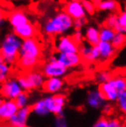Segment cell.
I'll list each match as a JSON object with an SVG mask.
<instances>
[{
  "mask_svg": "<svg viewBox=\"0 0 126 127\" xmlns=\"http://www.w3.org/2000/svg\"><path fill=\"white\" fill-rule=\"evenodd\" d=\"M13 32H15L22 40H25L29 38H34L37 34V28L33 23L29 21L24 25L13 29Z\"/></svg>",
  "mask_w": 126,
  "mask_h": 127,
  "instance_id": "19",
  "label": "cell"
},
{
  "mask_svg": "<svg viewBox=\"0 0 126 127\" xmlns=\"http://www.w3.org/2000/svg\"><path fill=\"white\" fill-rule=\"evenodd\" d=\"M99 53V62L102 64L110 62L116 55L117 50L110 41H100L97 44Z\"/></svg>",
  "mask_w": 126,
  "mask_h": 127,
  "instance_id": "16",
  "label": "cell"
},
{
  "mask_svg": "<svg viewBox=\"0 0 126 127\" xmlns=\"http://www.w3.org/2000/svg\"><path fill=\"white\" fill-rule=\"evenodd\" d=\"M79 54L83 61L88 63L99 62V53L97 45H90L88 43H81L79 47Z\"/></svg>",
  "mask_w": 126,
  "mask_h": 127,
  "instance_id": "13",
  "label": "cell"
},
{
  "mask_svg": "<svg viewBox=\"0 0 126 127\" xmlns=\"http://www.w3.org/2000/svg\"><path fill=\"white\" fill-rule=\"evenodd\" d=\"M123 127H126V120L123 123Z\"/></svg>",
  "mask_w": 126,
  "mask_h": 127,
  "instance_id": "41",
  "label": "cell"
},
{
  "mask_svg": "<svg viewBox=\"0 0 126 127\" xmlns=\"http://www.w3.org/2000/svg\"><path fill=\"white\" fill-rule=\"evenodd\" d=\"M12 74V68L9 64L5 61L0 62V85L8 79Z\"/></svg>",
  "mask_w": 126,
  "mask_h": 127,
  "instance_id": "24",
  "label": "cell"
},
{
  "mask_svg": "<svg viewBox=\"0 0 126 127\" xmlns=\"http://www.w3.org/2000/svg\"><path fill=\"white\" fill-rule=\"evenodd\" d=\"M55 57L67 69L79 66L83 62L79 53H57Z\"/></svg>",
  "mask_w": 126,
  "mask_h": 127,
  "instance_id": "10",
  "label": "cell"
},
{
  "mask_svg": "<svg viewBox=\"0 0 126 127\" xmlns=\"http://www.w3.org/2000/svg\"><path fill=\"white\" fill-rule=\"evenodd\" d=\"M100 91L108 102H116L121 92L126 90V77L120 75H112L108 82L99 85Z\"/></svg>",
  "mask_w": 126,
  "mask_h": 127,
  "instance_id": "4",
  "label": "cell"
},
{
  "mask_svg": "<svg viewBox=\"0 0 126 127\" xmlns=\"http://www.w3.org/2000/svg\"><path fill=\"white\" fill-rule=\"evenodd\" d=\"M116 106L122 113L126 115V90L120 93L116 100Z\"/></svg>",
  "mask_w": 126,
  "mask_h": 127,
  "instance_id": "29",
  "label": "cell"
},
{
  "mask_svg": "<svg viewBox=\"0 0 126 127\" xmlns=\"http://www.w3.org/2000/svg\"><path fill=\"white\" fill-rule=\"evenodd\" d=\"M63 10L69 15L73 19H82L86 18L87 12H86L83 3L81 1L77 0H70L64 5Z\"/></svg>",
  "mask_w": 126,
  "mask_h": 127,
  "instance_id": "14",
  "label": "cell"
},
{
  "mask_svg": "<svg viewBox=\"0 0 126 127\" xmlns=\"http://www.w3.org/2000/svg\"><path fill=\"white\" fill-rule=\"evenodd\" d=\"M82 3L87 14H88V15L94 14L96 9H97V5H96L95 2L89 1V0H85V1H82Z\"/></svg>",
  "mask_w": 126,
  "mask_h": 127,
  "instance_id": "31",
  "label": "cell"
},
{
  "mask_svg": "<svg viewBox=\"0 0 126 127\" xmlns=\"http://www.w3.org/2000/svg\"><path fill=\"white\" fill-rule=\"evenodd\" d=\"M21 1H24V0H21Z\"/></svg>",
  "mask_w": 126,
  "mask_h": 127,
  "instance_id": "45",
  "label": "cell"
},
{
  "mask_svg": "<svg viewBox=\"0 0 126 127\" xmlns=\"http://www.w3.org/2000/svg\"><path fill=\"white\" fill-rule=\"evenodd\" d=\"M7 19H8V22H9L12 30L24 25L30 21L27 13L20 9H17L10 12Z\"/></svg>",
  "mask_w": 126,
  "mask_h": 127,
  "instance_id": "18",
  "label": "cell"
},
{
  "mask_svg": "<svg viewBox=\"0 0 126 127\" xmlns=\"http://www.w3.org/2000/svg\"><path fill=\"white\" fill-rule=\"evenodd\" d=\"M106 98L103 96L99 89H95L89 90L86 97V103L89 108L98 110L102 109V107L106 104Z\"/></svg>",
  "mask_w": 126,
  "mask_h": 127,
  "instance_id": "12",
  "label": "cell"
},
{
  "mask_svg": "<svg viewBox=\"0 0 126 127\" xmlns=\"http://www.w3.org/2000/svg\"><path fill=\"white\" fill-rule=\"evenodd\" d=\"M54 127H68V122L66 120L65 116L63 114L55 115L54 122Z\"/></svg>",
  "mask_w": 126,
  "mask_h": 127,
  "instance_id": "32",
  "label": "cell"
},
{
  "mask_svg": "<svg viewBox=\"0 0 126 127\" xmlns=\"http://www.w3.org/2000/svg\"><path fill=\"white\" fill-rule=\"evenodd\" d=\"M41 54V45L38 40L35 39V37L22 40L18 65L23 71H31L35 69L40 63Z\"/></svg>",
  "mask_w": 126,
  "mask_h": 127,
  "instance_id": "1",
  "label": "cell"
},
{
  "mask_svg": "<svg viewBox=\"0 0 126 127\" xmlns=\"http://www.w3.org/2000/svg\"><path fill=\"white\" fill-rule=\"evenodd\" d=\"M5 22V15H4V12L0 9V25L4 24Z\"/></svg>",
  "mask_w": 126,
  "mask_h": 127,
  "instance_id": "39",
  "label": "cell"
},
{
  "mask_svg": "<svg viewBox=\"0 0 126 127\" xmlns=\"http://www.w3.org/2000/svg\"><path fill=\"white\" fill-rule=\"evenodd\" d=\"M17 105L19 108H24V107H28L29 102H30V97L27 91H22L15 99Z\"/></svg>",
  "mask_w": 126,
  "mask_h": 127,
  "instance_id": "28",
  "label": "cell"
},
{
  "mask_svg": "<svg viewBox=\"0 0 126 127\" xmlns=\"http://www.w3.org/2000/svg\"><path fill=\"white\" fill-rule=\"evenodd\" d=\"M86 24H87L86 18L74 19V29L75 30H82L86 26Z\"/></svg>",
  "mask_w": 126,
  "mask_h": 127,
  "instance_id": "36",
  "label": "cell"
},
{
  "mask_svg": "<svg viewBox=\"0 0 126 127\" xmlns=\"http://www.w3.org/2000/svg\"><path fill=\"white\" fill-rule=\"evenodd\" d=\"M97 9L100 11L114 13L119 9V3L116 0H99L96 3Z\"/></svg>",
  "mask_w": 126,
  "mask_h": 127,
  "instance_id": "22",
  "label": "cell"
},
{
  "mask_svg": "<svg viewBox=\"0 0 126 127\" xmlns=\"http://www.w3.org/2000/svg\"><path fill=\"white\" fill-rule=\"evenodd\" d=\"M1 42H2V39H1V37H0V46H1Z\"/></svg>",
  "mask_w": 126,
  "mask_h": 127,
  "instance_id": "44",
  "label": "cell"
},
{
  "mask_svg": "<svg viewBox=\"0 0 126 127\" xmlns=\"http://www.w3.org/2000/svg\"><path fill=\"white\" fill-rule=\"evenodd\" d=\"M77 1H81V2H82V1H85V0H77ZM89 1H93V2H95V3H97V2H98L99 0H89Z\"/></svg>",
  "mask_w": 126,
  "mask_h": 127,
  "instance_id": "40",
  "label": "cell"
},
{
  "mask_svg": "<svg viewBox=\"0 0 126 127\" xmlns=\"http://www.w3.org/2000/svg\"><path fill=\"white\" fill-rule=\"evenodd\" d=\"M114 30L116 32H121V33H125L126 34V9L121 11L118 14V19Z\"/></svg>",
  "mask_w": 126,
  "mask_h": 127,
  "instance_id": "25",
  "label": "cell"
},
{
  "mask_svg": "<svg viewBox=\"0 0 126 127\" xmlns=\"http://www.w3.org/2000/svg\"><path fill=\"white\" fill-rule=\"evenodd\" d=\"M111 76H112V74H111L110 71L106 70V69H102V70H100V71H98V73L96 74V76H95V77H96L97 82L100 85V84L108 82V81L111 78Z\"/></svg>",
  "mask_w": 126,
  "mask_h": 127,
  "instance_id": "27",
  "label": "cell"
},
{
  "mask_svg": "<svg viewBox=\"0 0 126 127\" xmlns=\"http://www.w3.org/2000/svg\"><path fill=\"white\" fill-rule=\"evenodd\" d=\"M123 123L119 118H110L108 119V126L107 127H123Z\"/></svg>",
  "mask_w": 126,
  "mask_h": 127,
  "instance_id": "35",
  "label": "cell"
},
{
  "mask_svg": "<svg viewBox=\"0 0 126 127\" xmlns=\"http://www.w3.org/2000/svg\"><path fill=\"white\" fill-rule=\"evenodd\" d=\"M23 91L17 77H9L0 85V96L6 99H16Z\"/></svg>",
  "mask_w": 126,
  "mask_h": 127,
  "instance_id": "7",
  "label": "cell"
},
{
  "mask_svg": "<svg viewBox=\"0 0 126 127\" xmlns=\"http://www.w3.org/2000/svg\"><path fill=\"white\" fill-rule=\"evenodd\" d=\"M85 40L87 43L90 45H97L100 41L99 38V29L94 26H88L85 30Z\"/></svg>",
  "mask_w": 126,
  "mask_h": 127,
  "instance_id": "20",
  "label": "cell"
},
{
  "mask_svg": "<svg viewBox=\"0 0 126 127\" xmlns=\"http://www.w3.org/2000/svg\"><path fill=\"white\" fill-rule=\"evenodd\" d=\"M1 61H5V60H4V58L2 57V55H1V54H0V62H1Z\"/></svg>",
  "mask_w": 126,
  "mask_h": 127,
  "instance_id": "42",
  "label": "cell"
},
{
  "mask_svg": "<svg viewBox=\"0 0 126 127\" xmlns=\"http://www.w3.org/2000/svg\"><path fill=\"white\" fill-rule=\"evenodd\" d=\"M64 81L63 77H46L42 86V89L48 95L59 94L63 89Z\"/></svg>",
  "mask_w": 126,
  "mask_h": 127,
  "instance_id": "15",
  "label": "cell"
},
{
  "mask_svg": "<svg viewBox=\"0 0 126 127\" xmlns=\"http://www.w3.org/2000/svg\"><path fill=\"white\" fill-rule=\"evenodd\" d=\"M43 99L50 114L59 115L63 113V110L66 105V98L64 95L61 93L47 95L44 97Z\"/></svg>",
  "mask_w": 126,
  "mask_h": 127,
  "instance_id": "8",
  "label": "cell"
},
{
  "mask_svg": "<svg viewBox=\"0 0 126 127\" xmlns=\"http://www.w3.org/2000/svg\"><path fill=\"white\" fill-rule=\"evenodd\" d=\"M117 19H118V14L112 13V14L109 15V17L106 19V20H105V25H107L109 27H110V28H113L114 29V27H115V25H116L117 23Z\"/></svg>",
  "mask_w": 126,
  "mask_h": 127,
  "instance_id": "33",
  "label": "cell"
},
{
  "mask_svg": "<svg viewBox=\"0 0 126 127\" xmlns=\"http://www.w3.org/2000/svg\"><path fill=\"white\" fill-rule=\"evenodd\" d=\"M2 101H3V98H2V97H1V96H0V104H1V103H2Z\"/></svg>",
  "mask_w": 126,
  "mask_h": 127,
  "instance_id": "43",
  "label": "cell"
},
{
  "mask_svg": "<svg viewBox=\"0 0 126 127\" xmlns=\"http://www.w3.org/2000/svg\"><path fill=\"white\" fill-rule=\"evenodd\" d=\"M108 126V119L107 118L102 117L98 119V121H96L93 124L91 127H107Z\"/></svg>",
  "mask_w": 126,
  "mask_h": 127,
  "instance_id": "37",
  "label": "cell"
},
{
  "mask_svg": "<svg viewBox=\"0 0 126 127\" xmlns=\"http://www.w3.org/2000/svg\"><path fill=\"white\" fill-rule=\"evenodd\" d=\"M19 110L15 99H3L0 104V121H8Z\"/></svg>",
  "mask_w": 126,
  "mask_h": 127,
  "instance_id": "17",
  "label": "cell"
},
{
  "mask_svg": "<svg viewBox=\"0 0 126 127\" xmlns=\"http://www.w3.org/2000/svg\"><path fill=\"white\" fill-rule=\"evenodd\" d=\"M21 44L22 39L15 32H8L4 36L0 46V54L5 62L10 65L18 63Z\"/></svg>",
  "mask_w": 126,
  "mask_h": 127,
  "instance_id": "3",
  "label": "cell"
},
{
  "mask_svg": "<svg viewBox=\"0 0 126 127\" xmlns=\"http://www.w3.org/2000/svg\"><path fill=\"white\" fill-rule=\"evenodd\" d=\"M32 113L30 106L24 108H19L18 111L8 120V124L11 127H28L29 118Z\"/></svg>",
  "mask_w": 126,
  "mask_h": 127,
  "instance_id": "11",
  "label": "cell"
},
{
  "mask_svg": "<svg viewBox=\"0 0 126 127\" xmlns=\"http://www.w3.org/2000/svg\"><path fill=\"white\" fill-rule=\"evenodd\" d=\"M117 66H126V45L121 49V52L118 54L115 60Z\"/></svg>",
  "mask_w": 126,
  "mask_h": 127,
  "instance_id": "30",
  "label": "cell"
},
{
  "mask_svg": "<svg viewBox=\"0 0 126 127\" xmlns=\"http://www.w3.org/2000/svg\"><path fill=\"white\" fill-rule=\"evenodd\" d=\"M54 47L57 53H78L80 44L74 40L72 36L65 34L57 38Z\"/></svg>",
  "mask_w": 126,
  "mask_h": 127,
  "instance_id": "9",
  "label": "cell"
},
{
  "mask_svg": "<svg viewBox=\"0 0 126 127\" xmlns=\"http://www.w3.org/2000/svg\"><path fill=\"white\" fill-rule=\"evenodd\" d=\"M31 109H32V113H33L36 116H39V117H45V116L50 114V112H49L47 107L45 105L43 98L37 99L32 104Z\"/></svg>",
  "mask_w": 126,
  "mask_h": 127,
  "instance_id": "21",
  "label": "cell"
},
{
  "mask_svg": "<svg viewBox=\"0 0 126 127\" xmlns=\"http://www.w3.org/2000/svg\"><path fill=\"white\" fill-rule=\"evenodd\" d=\"M111 43L113 45L117 51L121 50L126 45V34L125 33H121V32H116L115 36L113 37Z\"/></svg>",
  "mask_w": 126,
  "mask_h": 127,
  "instance_id": "26",
  "label": "cell"
},
{
  "mask_svg": "<svg viewBox=\"0 0 126 127\" xmlns=\"http://www.w3.org/2000/svg\"><path fill=\"white\" fill-rule=\"evenodd\" d=\"M72 37L79 44H81L83 40L85 39V36H84V33L82 32V30H75L74 33L72 34Z\"/></svg>",
  "mask_w": 126,
  "mask_h": 127,
  "instance_id": "34",
  "label": "cell"
},
{
  "mask_svg": "<svg viewBox=\"0 0 126 127\" xmlns=\"http://www.w3.org/2000/svg\"><path fill=\"white\" fill-rule=\"evenodd\" d=\"M116 31L113 28H110L109 26L104 25L99 29V38L102 41H110L111 42L113 37L115 36Z\"/></svg>",
  "mask_w": 126,
  "mask_h": 127,
  "instance_id": "23",
  "label": "cell"
},
{
  "mask_svg": "<svg viewBox=\"0 0 126 127\" xmlns=\"http://www.w3.org/2000/svg\"><path fill=\"white\" fill-rule=\"evenodd\" d=\"M41 72L45 77H63L67 74L68 69L57 60L55 55H53L43 64Z\"/></svg>",
  "mask_w": 126,
  "mask_h": 127,
  "instance_id": "6",
  "label": "cell"
},
{
  "mask_svg": "<svg viewBox=\"0 0 126 127\" xmlns=\"http://www.w3.org/2000/svg\"><path fill=\"white\" fill-rule=\"evenodd\" d=\"M17 78L23 91L29 92L31 90L42 89L46 77L41 71L33 69L31 71H24L23 73L19 74Z\"/></svg>",
  "mask_w": 126,
  "mask_h": 127,
  "instance_id": "5",
  "label": "cell"
},
{
  "mask_svg": "<svg viewBox=\"0 0 126 127\" xmlns=\"http://www.w3.org/2000/svg\"><path fill=\"white\" fill-rule=\"evenodd\" d=\"M102 111H104V113H106V114H109V113H110L111 112V111H112V106L110 104V103H108V101L106 102V104L102 107Z\"/></svg>",
  "mask_w": 126,
  "mask_h": 127,
  "instance_id": "38",
  "label": "cell"
},
{
  "mask_svg": "<svg viewBox=\"0 0 126 127\" xmlns=\"http://www.w3.org/2000/svg\"><path fill=\"white\" fill-rule=\"evenodd\" d=\"M74 28V19L63 10L54 14L42 25V31L49 36H62L72 31Z\"/></svg>",
  "mask_w": 126,
  "mask_h": 127,
  "instance_id": "2",
  "label": "cell"
}]
</instances>
